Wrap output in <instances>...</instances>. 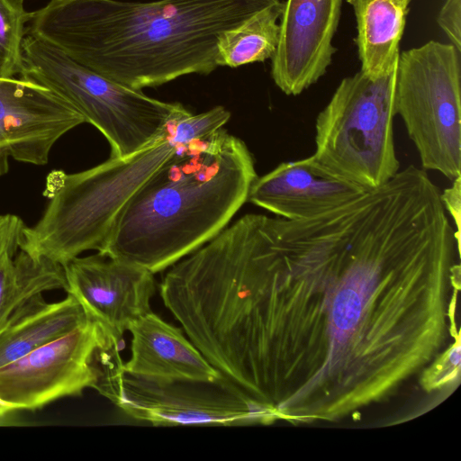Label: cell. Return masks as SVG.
<instances>
[{
    "label": "cell",
    "instance_id": "6da1fadb",
    "mask_svg": "<svg viewBox=\"0 0 461 461\" xmlns=\"http://www.w3.org/2000/svg\"><path fill=\"white\" fill-rule=\"evenodd\" d=\"M280 0H50L26 35L133 89L216 69L224 31Z\"/></svg>",
    "mask_w": 461,
    "mask_h": 461
},
{
    "label": "cell",
    "instance_id": "7a4b0ae2",
    "mask_svg": "<svg viewBox=\"0 0 461 461\" xmlns=\"http://www.w3.org/2000/svg\"><path fill=\"white\" fill-rule=\"evenodd\" d=\"M175 152L131 195L98 252L153 274L219 234L258 177L240 139L220 129Z\"/></svg>",
    "mask_w": 461,
    "mask_h": 461
},
{
    "label": "cell",
    "instance_id": "3957f363",
    "mask_svg": "<svg viewBox=\"0 0 461 461\" xmlns=\"http://www.w3.org/2000/svg\"><path fill=\"white\" fill-rule=\"evenodd\" d=\"M175 149L163 138L126 158L59 176L42 216L24 227L20 249L62 266L84 251H98L124 204Z\"/></svg>",
    "mask_w": 461,
    "mask_h": 461
},
{
    "label": "cell",
    "instance_id": "277c9868",
    "mask_svg": "<svg viewBox=\"0 0 461 461\" xmlns=\"http://www.w3.org/2000/svg\"><path fill=\"white\" fill-rule=\"evenodd\" d=\"M19 75L68 102L106 138L111 157L126 158L151 146L166 137L169 124L192 113L179 103L105 77L32 35L23 41Z\"/></svg>",
    "mask_w": 461,
    "mask_h": 461
},
{
    "label": "cell",
    "instance_id": "5b68a950",
    "mask_svg": "<svg viewBox=\"0 0 461 461\" xmlns=\"http://www.w3.org/2000/svg\"><path fill=\"white\" fill-rule=\"evenodd\" d=\"M396 69L376 79L361 71L343 78L316 118L313 156L366 190L400 169L393 130Z\"/></svg>",
    "mask_w": 461,
    "mask_h": 461
},
{
    "label": "cell",
    "instance_id": "8992f818",
    "mask_svg": "<svg viewBox=\"0 0 461 461\" xmlns=\"http://www.w3.org/2000/svg\"><path fill=\"white\" fill-rule=\"evenodd\" d=\"M94 389L131 418L153 426H239L266 423L271 406L224 375L216 381L148 378L126 372L120 346L98 350Z\"/></svg>",
    "mask_w": 461,
    "mask_h": 461
},
{
    "label": "cell",
    "instance_id": "52a82bcc",
    "mask_svg": "<svg viewBox=\"0 0 461 461\" xmlns=\"http://www.w3.org/2000/svg\"><path fill=\"white\" fill-rule=\"evenodd\" d=\"M460 52L429 41L399 56L395 112L404 122L423 169L450 181L461 176Z\"/></svg>",
    "mask_w": 461,
    "mask_h": 461
},
{
    "label": "cell",
    "instance_id": "ba28073f",
    "mask_svg": "<svg viewBox=\"0 0 461 461\" xmlns=\"http://www.w3.org/2000/svg\"><path fill=\"white\" fill-rule=\"evenodd\" d=\"M110 344L120 345L97 322L88 320L1 366L0 405L8 412L36 410L59 398L80 395L95 384V355Z\"/></svg>",
    "mask_w": 461,
    "mask_h": 461
},
{
    "label": "cell",
    "instance_id": "9c48e42d",
    "mask_svg": "<svg viewBox=\"0 0 461 461\" xmlns=\"http://www.w3.org/2000/svg\"><path fill=\"white\" fill-rule=\"evenodd\" d=\"M63 267L65 290L116 343L121 345L130 325L151 311L156 282L148 269L100 252L76 257Z\"/></svg>",
    "mask_w": 461,
    "mask_h": 461
},
{
    "label": "cell",
    "instance_id": "30bf717a",
    "mask_svg": "<svg viewBox=\"0 0 461 461\" xmlns=\"http://www.w3.org/2000/svg\"><path fill=\"white\" fill-rule=\"evenodd\" d=\"M86 122L65 99L24 78L0 77V176L9 159L45 165L53 145Z\"/></svg>",
    "mask_w": 461,
    "mask_h": 461
},
{
    "label": "cell",
    "instance_id": "8fae6325",
    "mask_svg": "<svg viewBox=\"0 0 461 461\" xmlns=\"http://www.w3.org/2000/svg\"><path fill=\"white\" fill-rule=\"evenodd\" d=\"M342 0H286L279 23L271 76L277 87L297 95L327 71L336 48L332 44Z\"/></svg>",
    "mask_w": 461,
    "mask_h": 461
},
{
    "label": "cell",
    "instance_id": "7c38bea8",
    "mask_svg": "<svg viewBox=\"0 0 461 461\" xmlns=\"http://www.w3.org/2000/svg\"><path fill=\"white\" fill-rule=\"evenodd\" d=\"M366 191L335 175L312 155L281 163L257 177L247 201L286 220H304L336 209Z\"/></svg>",
    "mask_w": 461,
    "mask_h": 461
},
{
    "label": "cell",
    "instance_id": "4fadbf2b",
    "mask_svg": "<svg viewBox=\"0 0 461 461\" xmlns=\"http://www.w3.org/2000/svg\"><path fill=\"white\" fill-rule=\"evenodd\" d=\"M131 358L123 369L155 379L216 381L223 375L185 338L182 329L162 320L151 311L132 322Z\"/></svg>",
    "mask_w": 461,
    "mask_h": 461
},
{
    "label": "cell",
    "instance_id": "5bb4252c",
    "mask_svg": "<svg viewBox=\"0 0 461 461\" xmlns=\"http://www.w3.org/2000/svg\"><path fill=\"white\" fill-rule=\"evenodd\" d=\"M88 320L71 294L56 303L46 302L42 294L32 297L0 330V367L63 337Z\"/></svg>",
    "mask_w": 461,
    "mask_h": 461
},
{
    "label": "cell",
    "instance_id": "9a60e30c",
    "mask_svg": "<svg viewBox=\"0 0 461 461\" xmlns=\"http://www.w3.org/2000/svg\"><path fill=\"white\" fill-rule=\"evenodd\" d=\"M352 6L361 69L376 79L397 68L400 41L411 0H347Z\"/></svg>",
    "mask_w": 461,
    "mask_h": 461
},
{
    "label": "cell",
    "instance_id": "2e32d148",
    "mask_svg": "<svg viewBox=\"0 0 461 461\" xmlns=\"http://www.w3.org/2000/svg\"><path fill=\"white\" fill-rule=\"evenodd\" d=\"M66 288L64 267L21 249L0 258V330L32 297Z\"/></svg>",
    "mask_w": 461,
    "mask_h": 461
},
{
    "label": "cell",
    "instance_id": "e0dca14e",
    "mask_svg": "<svg viewBox=\"0 0 461 461\" xmlns=\"http://www.w3.org/2000/svg\"><path fill=\"white\" fill-rule=\"evenodd\" d=\"M283 8L279 1L222 32L216 43L217 66L239 68L271 59L278 43Z\"/></svg>",
    "mask_w": 461,
    "mask_h": 461
},
{
    "label": "cell",
    "instance_id": "ac0fdd59",
    "mask_svg": "<svg viewBox=\"0 0 461 461\" xmlns=\"http://www.w3.org/2000/svg\"><path fill=\"white\" fill-rule=\"evenodd\" d=\"M23 0H0V77H14L22 68V44L29 13Z\"/></svg>",
    "mask_w": 461,
    "mask_h": 461
},
{
    "label": "cell",
    "instance_id": "d6986e66",
    "mask_svg": "<svg viewBox=\"0 0 461 461\" xmlns=\"http://www.w3.org/2000/svg\"><path fill=\"white\" fill-rule=\"evenodd\" d=\"M230 113L218 105L206 112L182 118L168 125L166 139L175 147L208 138L230 120Z\"/></svg>",
    "mask_w": 461,
    "mask_h": 461
},
{
    "label": "cell",
    "instance_id": "ffe728a7",
    "mask_svg": "<svg viewBox=\"0 0 461 461\" xmlns=\"http://www.w3.org/2000/svg\"><path fill=\"white\" fill-rule=\"evenodd\" d=\"M461 0H446L438 17V23L451 44L461 51Z\"/></svg>",
    "mask_w": 461,
    "mask_h": 461
},
{
    "label": "cell",
    "instance_id": "44dd1931",
    "mask_svg": "<svg viewBox=\"0 0 461 461\" xmlns=\"http://www.w3.org/2000/svg\"><path fill=\"white\" fill-rule=\"evenodd\" d=\"M25 225L23 221L14 214L0 215V258L7 252L15 254Z\"/></svg>",
    "mask_w": 461,
    "mask_h": 461
},
{
    "label": "cell",
    "instance_id": "7402d4cb",
    "mask_svg": "<svg viewBox=\"0 0 461 461\" xmlns=\"http://www.w3.org/2000/svg\"><path fill=\"white\" fill-rule=\"evenodd\" d=\"M461 176L456 178L453 182V185L444 190L441 193V199L445 209L447 212L451 214L453 219L455 220V225L456 228V232L460 235V212H461V201H460V183Z\"/></svg>",
    "mask_w": 461,
    "mask_h": 461
},
{
    "label": "cell",
    "instance_id": "603a6c76",
    "mask_svg": "<svg viewBox=\"0 0 461 461\" xmlns=\"http://www.w3.org/2000/svg\"><path fill=\"white\" fill-rule=\"evenodd\" d=\"M8 413L9 412L0 405V424L5 422Z\"/></svg>",
    "mask_w": 461,
    "mask_h": 461
}]
</instances>
